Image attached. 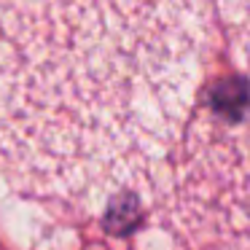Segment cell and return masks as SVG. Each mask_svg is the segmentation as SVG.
Instances as JSON below:
<instances>
[{"mask_svg":"<svg viewBox=\"0 0 250 250\" xmlns=\"http://www.w3.org/2000/svg\"><path fill=\"white\" fill-rule=\"evenodd\" d=\"M210 0H0V167L54 196L140 180L180 135Z\"/></svg>","mask_w":250,"mask_h":250,"instance_id":"1","label":"cell"},{"mask_svg":"<svg viewBox=\"0 0 250 250\" xmlns=\"http://www.w3.org/2000/svg\"><path fill=\"white\" fill-rule=\"evenodd\" d=\"M226 27L231 30V43L239 65L250 76V0H221Z\"/></svg>","mask_w":250,"mask_h":250,"instance_id":"2","label":"cell"}]
</instances>
